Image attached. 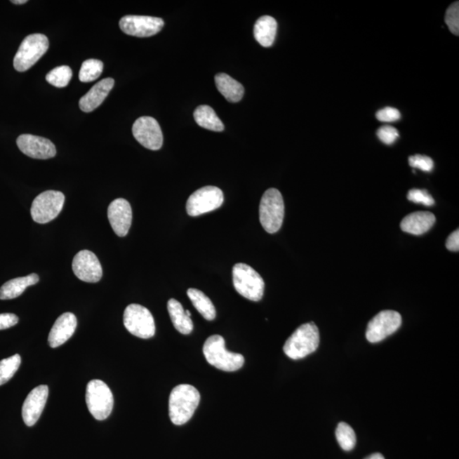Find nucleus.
Here are the masks:
<instances>
[{
	"mask_svg": "<svg viewBox=\"0 0 459 459\" xmlns=\"http://www.w3.org/2000/svg\"><path fill=\"white\" fill-rule=\"evenodd\" d=\"M200 393L190 385H180L173 389L168 411L173 424L182 425L191 420L199 406Z\"/></svg>",
	"mask_w": 459,
	"mask_h": 459,
	"instance_id": "nucleus-1",
	"label": "nucleus"
},
{
	"mask_svg": "<svg viewBox=\"0 0 459 459\" xmlns=\"http://www.w3.org/2000/svg\"><path fill=\"white\" fill-rule=\"evenodd\" d=\"M320 343V334L314 323L301 325L290 336L284 346L286 356L300 360L315 352Z\"/></svg>",
	"mask_w": 459,
	"mask_h": 459,
	"instance_id": "nucleus-2",
	"label": "nucleus"
},
{
	"mask_svg": "<svg viewBox=\"0 0 459 459\" xmlns=\"http://www.w3.org/2000/svg\"><path fill=\"white\" fill-rule=\"evenodd\" d=\"M204 355L209 364L225 372H235L244 364V357L239 353L228 352L225 340L220 335L208 338L204 345Z\"/></svg>",
	"mask_w": 459,
	"mask_h": 459,
	"instance_id": "nucleus-3",
	"label": "nucleus"
},
{
	"mask_svg": "<svg viewBox=\"0 0 459 459\" xmlns=\"http://www.w3.org/2000/svg\"><path fill=\"white\" fill-rule=\"evenodd\" d=\"M284 202L281 192L275 188H270L260 200V220L261 225L268 233L279 232L284 219Z\"/></svg>",
	"mask_w": 459,
	"mask_h": 459,
	"instance_id": "nucleus-4",
	"label": "nucleus"
},
{
	"mask_svg": "<svg viewBox=\"0 0 459 459\" xmlns=\"http://www.w3.org/2000/svg\"><path fill=\"white\" fill-rule=\"evenodd\" d=\"M233 285L237 292L251 301L262 299L265 281L255 270L244 263H239L232 269Z\"/></svg>",
	"mask_w": 459,
	"mask_h": 459,
	"instance_id": "nucleus-5",
	"label": "nucleus"
},
{
	"mask_svg": "<svg viewBox=\"0 0 459 459\" xmlns=\"http://www.w3.org/2000/svg\"><path fill=\"white\" fill-rule=\"evenodd\" d=\"M49 49V40L46 35L34 34L24 39L14 58V67L18 72H26L38 62Z\"/></svg>",
	"mask_w": 459,
	"mask_h": 459,
	"instance_id": "nucleus-6",
	"label": "nucleus"
},
{
	"mask_svg": "<svg viewBox=\"0 0 459 459\" xmlns=\"http://www.w3.org/2000/svg\"><path fill=\"white\" fill-rule=\"evenodd\" d=\"M114 396L111 390L102 380L88 382L86 389V404L96 420L102 421L110 416L114 408Z\"/></svg>",
	"mask_w": 459,
	"mask_h": 459,
	"instance_id": "nucleus-7",
	"label": "nucleus"
},
{
	"mask_svg": "<svg viewBox=\"0 0 459 459\" xmlns=\"http://www.w3.org/2000/svg\"><path fill=\"white\" fill-rule=\"evenodd\" d=\"M124 324L128 332L140 339H150L155 335L154 318L142 305H128L124 313Z\"/></svg>",
	"mask_w": 459,
	"mask_h": 459,
	"instance_id": "nucleus-8",
	"label": "nucleus"
},
{
	"mask_svg": "<svg viewBox=\"0 0 459 459\" xmlns=\"http://www.w3.org/2000/svg\"><path fill=\"white\" fill-rule=\"evenodd\" d=\"M65 196L58 191L42 192L34 200L31 207L32 218L39 224H46L55 220L62 212Z\"/></svg>",
	"mask_w": 459,
	"mask_h": 459,
	"instance_id": "nucleus-9",
	"label": "nucleus"
},
{
	"mask_svg": "<svg viewBox=\"0 0 459 459\" xmlns=\"http://www.w3.org/2000/svg\"><path fill=\"white\" fill-rule=\"evenodd\" d=\"M224 203L223 192L216 187L208 186L199 189L189 197L187 212L190 216H199L215 211Z\"/></svg>",
	"mask_w": 459,
	"mask_h": 459,
	"instance_id": "nucleus-10",
	"label": "nucleus"
},
{
	"mask_svg": "<svg viewBox=\"0 0 459 459\" xmlns=\"http://www.w3.org/2000/svg\"><path fill=\"white\" fill-rule=\"evenodd\" d=\"M401 316L394 311H382L369 321L366 328V340L378 343L397 332L401 325Z\"/></svg>",
	"mask_w": 459,
	"mask_h": 459,
	"instance_id": "nucleus-11",
	"label": "nucleus"
},
{
	"mask_svg": "<svg viewBox=\"0 0 459 459\" xmlns=\"http://www.w3.org/2000/svg\"><path fill=\"white\" fill-rule=\"evenodd\" d=\"M163 19L146 15H126L119 22L124 34L138 38H147L159 34L164 27Z\"/></svg>",
	"mask_w": 459,
	"mask_h": 459,
	"instance_id": "nucleus-12",
	"label": "nucleus"
},
{
	"mask_svg": "<svg viewBox=\"0 0 459 459\" xmlns=\"http://www.w3.org/2000/svg\"><path fill=\"white\" fill-rule=\"evenodd\" d=\"M132 132L137 142L149 150H159L163 146L162 130L158 121L152 117H142L137 119L133 126Z\"/></svg>",
	"mask_w": 459,
	"mask_h": 459,
	"instance_id": "nucleus-13",
	"label": "nucleus"
},
{
	"mask_svg": "<svg viewBox=\"0 0 459 459\" xmlns=\"http://www.w3.org/2000/svg\"><path fill=\"white\" fill-rule=\"evenodd\" d=\"M72 270L79 279L86 283H98L102 277V267L95 253L82 251L76 253L72 261Z\"/></svg>",
	"mask_w": 459,
	"mask_h": 459,
	"instance_id": "nucleus-14",
	"label": "nucleus"
},
{
	"mask_svg": "<svg viewBox=\"0 0 459 459\" xmlns=\"http://www.w3.org/2000/svg\"><path fill=\"white\" fill-rule=\"evenodd\" d=\"M17 144L20 150L32 159H49L56 154L55 145L44 137L22 135L18 137Z\"/></svg>",
	"mask_w": 459,
	"mask_h": 459,
	"instance_id": "nucleus-15",
	"label": "nucleus"
},
{
	"mask_svg": "<svg viewBox=\"0 0 459 459\" xmlns=\"http://www.w3.org/2000/svg\"><path fill=\"white\" fill-rule=\"evenodd\" d=\"M49 396L47 385H39L28 394L22 406V418L28 427L34 426L39 420Z\"/></svg>",
	"mask_w": 459,
	"mask_h": 459,
	"instance_id": "nucleus-16",
	"label": "nucleus"
},
{
	"mask_svg": "<svg viewBox=\"0 0 459 459\" xmlns=\"http://www.w3.org/2000/svg\"><path fill=\"white\" fill-rule=\"evenodd\" d=\"M107 216L116 234L119 237H126L132 223V208L130 203L124 199L112 201L108 207Z\"/></svg>",
	"mask_w": 459,
	"mask_h": 459,
	"instance_id": "nucleus-17",
	"label": "nucleus"
},
{
	"mask_svg": "<svg viewBox=\"0 0 459 459\" xmlns=\"http://www.w3.org/2000/svg\"><path fill=\"white\" fill-rule=\"evenodd\" d=\"M76 324V318L74 314L67 312L56 319L49 334V345L51 348H58L74 335Z\"/></svg>",
	"mask_w": 459,
	"mask_h": 459,
	"instance_id": "nucleus-18",
	"label": "nucleus"
},
{
	"mask_svg": "<svg viewBox=\"0 0 459 459\" xmlns=\"http://www.w3.org/2000/svg\"><path fill=\"white\" fill-rule=\"evenodd\" d=\"M114 86V80L104 79L91 88L79 100V107L84 112L94 111L104 102Z\"/></svg>",
	"mask_w": 459,
	"mask_h": 459,
	"instance_id": "nucleus-19",
	"label": "nucleus"
},
{
	"mask_svg": "<svg viewBox=\"0 0 459 459\" xmlns=\"http://www.w3.org/2000/svg\"><path fill=\"white\" fill-rule=\"evenodd\" d=\"M436 222V216L430 212H415L406 215L401 222V229L413 235H422Z\"/></svg>",
	"mask_w": 459,
	"mask_h": 459,
	"instance_id": "nucleus-20",
	"label": "nucleus"
},
{
	"mask_svg": "<svg viewBox=\"0 0 459 459\" xmlns=\"http://www.w3.org/2000/svg\"><path fill=\"white\" fill-rule=\"evenodd\" d=\"M39 277L37 274H31L27 277L8 281L0 288V300H12L22 295L27 288L38 284Z\"/></svg>",
	"mask_w": 459,
	"mask_h": 459,
	"instance_id": "nucleus-21",
	"label": "nucleus"
},
{
	"mask_svg": "<svg viewBox=\"0 0 459 459\" xmlns=\"http://www.w3.org/2000/svg\"><path fill=\"white\" fill-rule=\"evenodd\" d=\"M277 31L276 20L270 15H264L257 20L253 27V35L260 46L270 47L275 41Z\"/></svg>",
	"mask_w": 459,
	"mask_h": 459,
	"instance_id": "nucleus-22",
	"label": "nucleus"
},
{
	"mask_svg": "<svg viewBox=\"0 0 459 459\" xmlns=\"http://www.w3.org/2000/svg\"><path fill=\"white\" fill-rule=\"evenodd\" d=\"M217 88L230 102H239L244 95V88L239 81L225 74H219L215 78Z\"/></svg>",
	"mask_w": 459,
	"mask_h": 459,
	"instance_id": "nucleus-23",
	"label": "nucleus"
},
{
	"mask_svg": "<svg viewBox=\"0 0 459 459\" xmlns=\"http://www.w3.org/2000/svg\"><path fill=\"white\" fill-rule=\"evenodd\" d=\"M168 311L173 325H174L177 331L182 334H189L192 332L193 323L192 318L187 315L182 305L178 300L175 299L168 300Z\"/></svg>",
	"mask_w": 459,
	"mask_h": 459,
	"instance_id": "nucleus-24",
	"label": "nucleus"
},
{
	"mask_svg": "<svg viewBox=\"0 0 459 459\" xmlns=\"http://www.w3.org/2000/svg\"><path fill=\"white\" fill-rule=\"evenodd\" d=\"M194 119L200 127L206 130L215 132L224 131L223 123L216 115L215 110L207 105H202L197 108L194 112Z\"/></svg>",
	"mask_w": 459,
	"mask_h": 459,
	"instance_id": "nucleus-25",
	"label": "nucleus"
},
{
	"mask_svg": "<svg viewBox=\"0 0 459 459\" xmlns=\"http://www.w3.org/2000/svg\"><path fill=\"white\" fill-rule=\"evenodd\" d=\"M187 295L192 301L194 307L197 310L201 315L208 321L215 319L216 311L212 301L209 298L204 295L202 291L196 288H189Z\"/></svg>",
	"mask_w": 459,
	"mask_h": 459,
	"instance_id": "nucleus-26",
	"label": "nucleus"
},
{
	"mask_svg": "<svg viewBox=\"0 0 459 459\" xmlns=\"http://www.w3.org/2000/svg\"><path fill=\"white\" fill-rule=\"evenodd\" d=\"M103 62L102 60L90 59L82 64L81 69L79 72L80 81L90 83L98 79L103 71Z\"/></svg>",
	"mask_w": 459,
	"mask_h": 459,
	"instance_id": "nucleus-27",
	"label": "nucleus"
},
{
	"mask_svg": "<svg viewBox=\"0 0 459 459\" xmlns=\"http://www.w3.org/2000/svg\"><path fill=\"white\" fill-rule=\"evenodd\" d=\"M336 438L341 448L345 451H350L355 448L357 437L355 432L352 427L346 423L341 422L338 425L336 429Z\"/></svg>",
	"mask_w": 459,
	"mask_h": 459,
	"instance_id": "nucleus-28",
	"label": "nucleus"
},
{
	"mask_svg": "<svg viewBox=\"0 0 459 459\" xmlns=\"http://www.w3.org/2000/svg\"><path fill=\"white\" fill-rule=\"evenodd\" d=\"M21 357L17 355L0 361V385L11 380L21 365Z\"/></svg>",
	"mask_w": 459,
	"mask_h": 459,
	"instance_id": "nucleus-29",
	"label": "nucleus"
},
{
	"mask_svg": "<svg viewBox=\"0 0 459 459\" xmlns=\"http://www.w3.org/2000/svg\"><path fill=\"white\" fill-rule=\"evenodd\" d=\"M72 71L68 66H60L54 68L46 75L47 82L58 88H64L70 83Z\"/></svg>",
	"mask_w": 459,
	"mask_h": 459,
	"instance_id": "nucleus-30",
	"label": "nucleus"
},
{
	"mask_svg": "<svg viewBox=\"0 0 459 459\" xmlns=\"http://www.w3.org/2000/svg\"><path fill=\"white\" fill-rule=\"evenodd\" d=\"M445 22L449 30L454 35H459V2L456 1L448 7L446 12Z\"/></svg>",
	"mask_w": 459,
	"mask_h": 459,
	"instance_id": "nucleus-31",
	"label": "nucleus"
},
{
	"mask_svg": "<svg viewBox=\"0 0 459 459\" xmlns=\"http://www.w3.org/2000/svg\"><path fill=\"white\" fill-rule=\"evenodd\" d=\"M408 199L411 202L421 204L425 206H432L434 204V200L430 193L420 189H412L408 193Z\"/></svg>",
	"mask_w": 459,
	"mask_h": 459,
	"instance_id": "nucleus-32",
	"label": "nucleus"
},
{
	"mask_svg": "<svg viewBox=\"0 0 459 459\" xmlns=\"http://www.w3.org/2000/svg\"><path fill=\"white\" fill-rule=\"evenodd\" d=\"M408 161L411 167L420 168L425 172H430L434 168L433 160L427 156L420 154L411 156Z\"/></svg>",
	"mask_w": 459,
	"mask_h": 459,
	"instance_id": "nucleus-33",
	"label": "nucleus"
},
{
	"mask_svg": "<svg viewBox=\"0 0 459 459\" xmlns=\"http://www.w3.org/2000/svg\"><path fill=\"white\" fill-rule=\"evenodd\" d=\"M377 135L382 143L392 145L399 137V133L396 128L385 126L378 128Z\"/></svg>",
	"mask_w": 459,
	"mask_h": 459,
	"instance_id": "nucleus-34",
	"label": "nucleus"
},
{
	"mask_svg": "<svg viewBox=\"0 0 459 459\" xmlns=\"http://www.w3.org/2000/svg\"><path fill=\"white\" fill-rule=\"evenodd\" d=\"M376 118L380 122H394L401 119L400 112L394 107H385L384 109L377 112Z\"/></svg>",
	"mask_w": 459,
	"mask_h": 459,
	"instance_id": "nucleus-35",
	"label": "nucleus"
},
{
	"mask_svg": "<svg viewBox=\"0 0 459 459\" xmlns=\"http://www.w3.org/2000/svg\"><path fill=\"white\" fill-rule=\"evenodd\" d=\"M19 318L12 313L0 314V330L10 328L18 324Z\"/></svg>",
	"mask_w": 459,
	"mask_h": 459,
	"instance_id": "nucleus-36",
	"label": "nucleus"
},
{
	"mask_svg": "<svg viewBox=\"0 0 459 459\" xmlns=\"http://www.w3.org/2000/svg\"><path fill=\"white\" fill-rule=\"evenodd\" d=\"M446 247L450 251L458 252L459 251V231L453 232L452 234L449 235L446 241Z\"/></svg>",
	"mask_w": 459,
	"mask_h": 459,
	"instance_id": "nucleus-37",
	"label": "nucleus"
},
{
	"mask_svg": "<svg viewBox=\"0 0 459 459\" xmlns=\"http://www.w3.org/2000/svg\"><path fill=\"white\" fill-rule=\"evenodd\" d=\"M365 459H385L380 453H374L366 457Z\"/></svg>",
	"mask_w": 459,
	"mask_h": 459,
	"instance_id": "nucleus-38",
	"label": "nucleus"
},
{
	"mask_svg": "<svg viewBox=\"0 0 459 459\" xmlns=\"http://www.w3.org/2000/svg\"><path fill=\"white\" fill-rule=\"evenodd\" d=\"M27 2V0H12L11 1V3L15 4V5H23V4H26Z\"/></svg>",
	"mask_w": 459,
	"mask_h": 459,
	"instance_id": "nucleus-39",
	"label": "nucleus"
},
{
	"mask_svg": "<svg viewBox=\"0 0 459 459\" xmlns=\"http://www.w3.org/2000/svg\"><path fill=\"white\" fill-rule=\"evenodd\" d=\"M186 313H187V315L188 317H191L192 314H191L190 312H189V311H186Z\"/></svg>",
	"mask_w": 459,
	"mask_h": 459,
	"instance_id": "nucleus-40",
	"label": "nucleus"
}]
</instances>
